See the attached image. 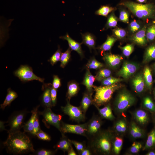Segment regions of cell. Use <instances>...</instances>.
Instances as JSON below:
<instances>
[{
	"label": "cell",
	"instance_id": "15",
	"mask_svg": "<svg viewBox=\"0 0 155 155\" xmlns=\"http://www.w3.org/2000/svg\"><path fill=\"white\" fill-rule=\"evenodd\" d=\"M59 38L63 40H66L68 42L69 47L71 51H76L82 58L84 57L83 52L81 46V44H82V42L79 43L72 39L70 37L68 33L66 34L64 36H60Z\"/></svg>",
	"mask_w": 155,
	"mask_h": 155
},
{
	"label": "cell",
	"instance_id": "2",
	"mask_svg": "<svg viewBox=\"0 0 155 155\" xmlns=\"http://www.w3.org/2000/svg\"><path fill=\"white\" fill-rule=\"evenodd\" d=\"M119 5L127 8L139 18L146 19L155 18V5L153 3L144 4L129 0H123Z\"/></svg>",
	"mask_w": 155,
	"mask_h": 155
},
{
	"label": "cell",
	"instance_id": "10",
	"mask_svg": "<svg viewBox=\"0 0 155 155\" xmlns=\"http://www.w3.org/2000/svg\"><path fill=\"white\" fill-rule=\"evenodd\" d=\"M86 131L87 123L82 124L71 125L61 122V134L71 133L86 136Z\"/></svg>",
	"mask_w": 155,
	"mask_h": 155
},
{
	"label": "cell",
	"instance_id": "14",
	"mask_svg": "<svg viewBox=\"0 0 155 155\" xmlns=\"http://www.w3.org/2000/svg\"><path fill=\"white\" fill-rule=\"evenodd\" d=\"M103 59L109 67L115 68L119 65L123 58L119 55L106 53L104 54Z\"/></svg>",
	"mask_w": 155,
	"mask_h": 155
},
{
	"label": "cell",
	"instance_id": "36",
	"mask_svg": "<svg viewBox=\"0 0 155 155\" xmlns=\"http://www.w3.org/2000/svg\"><path fill=\"white\" fill-rule=\"evenodd\" d=\"M123 144V140L120 137H115L113 144V150L116 154H119L121 150Z\"/></svg>",
	"mask_w": 155,
	"mask_h": 155
},
{
	"label": "cell",
	"instance_id": "30",
	"mask_svg": "<svg viewBox=\"0 0 155 155\" xmlns=\"http://www.w3.org/2000/svg\"><path fill=\"white\" fill-rule=\"evenodd\" d=\"M116 8L108 5L101 6L95 12L97 15L107 17L108 14L115 10Z\"/></svg>",
	"mask_w": 155,
	"mask_h": 155
},
{
	"label": "cell",
	"instance_id": "7",
	"mask_svg": "<svg viewBox=\"0 0 155 155\" xmlns=\"http://www.w3.org/2000/svg\"><path fill=\"white\" fill-rule=\"evenodd\" d=\"M38 113L42 116V121L46 127L49 128L50 125H52L61 132L62 115L55 114L49 108H45L43 111L39 112Z\"/></svg>",
	"mask_w": 155,
	"mask_h": 155
},
{
	"label": "cell",
	"instance_id": "44",
	"mask_svg": "<svg viewBox=\"0 0 155 155\" xmlns=\"http://www.w3.org/2000/svg\"><path fill=\"white\" fill-rule=\"evenodd\" d=\"M61 50L59 47L56 52L49 59V61L52 65H53L59 61H60L62 54Z\"/></svg>",
	"mask_w": 155,
	"mask_h": 155
},
{
	"label": "cell",
	"instance_id": "3",
	"mask_svg": "<svg viewBox=\"0 0 155 155\" xmlns=\"http://www.w3.org/2000/svg\"><path fill=\"white\" fill-rule=\"evenodd\" d=\"M99 133L93 137L90 145L91 148L95 152L109 154L111 149L112 135L108 131Z\"/></svg>",
	"mask_w": 155,
	"mask_h": 155
},
{
	"label": "cell",
	"instance_id": "45",
	"mask_svg": "<svg viewBox=\"0 0 155 155\" xmlns=\"http://www.w3.org/2000/svg\"><path fill=\"white\" fill-rule=\"evenodd\" d=\"M121 8L120 11L119 20L125 23H128L129 15L128 11L123 8Z\"/></svg>",
	"mask_w": 155,
	"mask_h": 155
},
{
	"label": "cell",
	"instance_id": "50",
	"mask_svg": "<svg viewBox=\"0 0 155 155\" xmlns=\"http://www.w3.org/2000/svg\"><path fill=\"white\" fill-rule=\"evenodd\" d=\"M69 140L71 143L74 145L80 154L85 148L84 146L82 143L73 140Z\"/></svg>",
	"mask_w": 155,
	"mask_h": 155
},
{
	"label": "cell",
	"instance_id": "48",
	"mask_svg": "<svg viewBox=\"0 0 155 155\" xmlns=\"http://www.w3.org/2000/svg\"><path fill=\"white\" fill-rule=\"evenodd\" d=\"M40 130L38 115L34 121L33 126V130L31 134L34 136H35L36 133Z\"/></svg>",
	"mask_w": 155,
	"mask_h": 155
},
{
	"label": "cell",
	"instance_id": "35",
	"mask_svg": "<svg viewBox=\"0 0 155 155\" xmlns=\"http://www.w3.org/2000/svg\"><path fill=\"white\" fill-rule=\"evenodd\" d=\"M103 66V63L98 61L94 57L90 59L86 65V67L89 69H98Z\"/></svg>",
	"mask_w": 155,
	"mask_h": 155
},
{
	"label": "cell",
	"instance_id": "33",
	"mask_svg": "<svg viewBox=\"0 0 155 155\" xmlns=\"http://www.w3.org/2000/svg\"><path fill=\"white\" fill-rule=\"evenodd\" d=\"M71 50L69 47L68 49L64 53H62L60 61V66L64 68L69 62L71 57Z\"/></svg>",
	"mask_w": 155,
	"mask_h": 155
},
{
	"label": "cell",
	"instance_id": "18",
	"mask_svg": "<svg viewBox=\"0 0 155 155\" xmlns=\"http://www.w3.org/2000/svg\"><path fill=\"white\" fill-rule=\"evenodd\" d=\"M44 85L42 87L44 92L41 96V102L45 108H51L52 106L50 94V88L49 85Z\"/></svg>",
	"mask_w": 155,
	"mask_h": 155
},
{
	"label": "cell",
	"instance_id": "23",
	"mask_svg": "<svg viewBox=\"0 0 155 155\" xmlns=\"http://www.w3.org/2000/svg\"><path fill=\"white\" fill-rule=\"evenodd\" d=\"M155 59V43L152 44L146 49L144 56L143 63H146Z\"/></svg>",
	"mask_w": 155,
	"mask_h": 155
},
{
	"label": "cell",
	"instance_id": "24",
	"mask_svg": "<svg viewBox=\"0 0 155 155\" xmlns=\"http://www.w3.org/2000/svg\"><path fill=\"white\" fill-rule=\"evenodd\" d=\"M143 75L146 86L151 91L152 87L153 79L151 70L148 66H146L144 67Z\"/></svg>",
	"mask_w": 155,
	"mask_h": 155
},
{
	"label": "cell",
	"instance_id": "28",
	"mask_svg": "<svg viewBox=\"0 0 155 155\" xmlns=\"http://www.w3.org/2000/svg\"><path fill=\"white\" fill-rule=\"evenodd\" d=\"M117 40V38L114 36H108L106 41L98 49L102 51H109Z\"/></svg>",
	"mask_w": 155,
	"mask_h": 155
},
{
	"label": "cell",
	"instance_id": "26",
	"mask_svg": "<svg viewBox=\"0 0 155 155\" xmlns=\"http://www.w3.org/2000/svg\"><path fill=\"white\" fill-rule=\"evenodd\" d=\"M62 137L57 143L55 148L57 149H60L64 152L68 151L70 148L71 145L69 139H67L64 135L61 134Z\"/></svg>",
	"mask_w": 155,
	"mask_h": 155
},
{
	"label": "cell",
	"instance_id": "1",
	"mask_svg": "<svg viewBox=\"0 0 155 155\" xmlns=\"http://www.w3.org/2000/svg\"><path fill=\"white\" fill-rule=\"evenodd\" d=\"M20 131L9 133L3 144L7 152L14 154L34 152L35 150L29 137Z\"/></svg>",
	"mask_w": 155,
	"mask_h": 155
},
{
	"label": "cell",
	"instance_id": "16",
	"mask_svg": "<svg viewBox=\"0 0 155 155\" xmlns=\"http://www.w3.org/2000/svg\"><path fill=\"white\" fill-rule=\"evenodd\" d=\"M131 83L133 88L136 92L138 93L142 92L146 86L143 73H139L135 76L132 80Z\"/></svg>",
	"mask_w": 155,
	"mask_h": 155
},
{
	"label": "cell",
	"instance_id": "25",
	"mask_svg": "<svg viewBox=\"0 0 155 155\" xmlns=\"http://www.w3.org/2000/svg\"><path fill=\"white\" fill-rule=\"evenodd\" d=\"M18 96L17 93L9 88L7 90V94L3 103L0 105V108L4 110L6 107L9 105Z\"/></svg>",
	"mask_w": 155,
	"mask_h": 155
},
{
	"label": "cell",
	"instance_id": "40",
	"mask_svg": "<svg viewBox=\"0 0 155 155\" xmlns=\"http://www.w3.org/2000/svg\"><path fill=\"white\" fill-rule=\"evenodd\" d=\"M143 104L145 107L150 111H155V105L149 97L147 96L144 98Z\"/></svg>",
	"mask_w": 155,
	"mask_h": 155
},
{
	"label": "cell",
	"instance_id": "41",
	"mask_svg": "<svg viewBox=\"0 0 155 155\" xmlns=\"http://www.w3.org/2000/svg\"><path fill=\"white\" fill-rule=\"evenodd\" d=\"M121 50L123 55L127 57H128L133 52L134 45L133 44H128L124 46H119Z\"/></svg>",
	"mask_w": 155,
	"mask_h": 155
},
{
	"label": "cell",
	"instance_id": "57",
	"mask_svg": "<svg viewBox=\"0 0 155 155\" xmlns=\"http://www.w3.org/2000/svg\"><path fill=\"white\" fill-rule=\"evenodd\" d=\"M154 98H155V88H154Z\"/></svg>",
	"mask_w": 155,
	"mask_h": 155
},
{
	"label": "cell",
	"instance_id": "39",
	"mask_svg": "<svg viewBox=\"0 0 155 155\" xmlns=\"http://www.w3.org/2000/svg\"><path fill=\"white\" fill-rule=\"evenodd\" d=\"M140 22L135 20L132 21L129 24V28L130 32L134 34L142 28Z\"/></svg>",
	"mask_w": 155,
	"mask_h": 155
},
{
	"label": "cell",
	"instance_id": "49",
	"mask_svg": "<svg viewBox=\"0 0 155 155\" xmlns=\"http://www.w3.org/2000/svg\"><path fill=\"white\" fill-rule=\"evenodd\" d=\"M142 147V144L138 142H134L132 144L130 151L133 154L137 153Z\"/></svg>",
	"mask_w": 155,
	"mask_h": 155
},
{
	"label": "cell",
	"instance_id": "59",
	"mask_svg": "<svg viewBox=\"0 0 155 155\" xmlns=\"http://www.w3.org/2000/svg\"></svg>",
	"mask_w": 155,
	"mask_h": 155
},
{
	"label": "cell",
	"instance_id": "43",
	"mask_svg": "<svg viewBox=\"0 0 155 155\" xmlns=\"http://www.w3.org/2000/svg\"><path fill=\"white\" fill-rule=\"evenodd\" d=\"M113 36L117 38L122 39L124 38L127 35L126 31L123 29L116 28L113 30Z\"/></svg>",
	"mask_w": 155,
	"mask_h": 155
},
{
	"label": "cell",
	"instance_id": "37",
	"mask_svg": "<svg viewBox=\"0 0 155 155\" xmlns=\"http://www.w3.org/2000/svg\"><path fill=\"white\" fill-rule=\"evenodd\" d=\"M123 80V79H122L117 78L110 76L103 79L101 82L102 85L109 86L121 82Z\"/></svg>",
	"mask_w": 155,
	"mask_h": 155
},
{
	"label": "cell",
	"instance_id": "22",
	"mask_svg": "<svg viewBox=\"0 0 155 155\" xmlns=\"http://www.w3.org/2000/svg\"><path fill=\"white\" fill-rule=\"evenodd\" d=\"M97 109L99 113L102 118L113 120L115 118L110 104H108L102 108H100L96 105H94Z\"/></svg>",
	"mask_w": 155,
	"mask_h": 155
},
{
	"label": "cell",
	"instance_id": "5",
	"mask_svg": "<svg viewBox=\"0 0 155 155\" xmlns=\"http://www.w3.org/2000/svg\"><path fill=\"white\" fill-rule=\"evenodd\" d=\"M135 100V97L131 94L126 90H123L117 96L115 108L117 112L122 113L132 105Z\"/></svg>",
	"mask_w": 155,
	"mask_h": 155
},
{
	"label": "cell",
	"instance_id": "56",
	"mask_svg": "<svg viewBox=\"0 0 155 155\" xmlns=\"http://www.w3.org/2000/svg\"><path fill=\"white\" fill-rule=\"evenodd\" d=\"M147 155H155V152L153 151H150L147 153Z\"/></svg>",
	"mask_w": 155,
	"mask_h": 155
},
{
	"label": "cell",
	"instance_id": "6",
	"mask_svg": "<svg viewBox=\"0 0 155 155\" xmlns=\"http://www.w3.org/2000/svg\"><path fill=\"white\" fill-rule=\"evenodd\" d=\"M28 112L24 110L13 112L9 117L7 123L9 127L8 133L16 132L23 128L25 123L24 120Z\"/></svg>",
	"mask_w": 155,
	"mask_h": 155
},
{
	"label": "cell",
	"instance_id": "38",
	"mask_svg": "<svg viewBox=\"0 0 155 155\" xmlns=\"http://www.w3.org/2000/svg\"><path fill=\"white\" fill-rule=\"evenodd\" d=\"M146 36L148 41H152L155 39V24H152L146 29Z\"/></svg>",
	"mask_w": 155,
	"mask_h": 155
},
{
	"label": "cell",
	"instance_id": "27",
	"mask_svg": "<svg viewBox=\"0 0 155 155\" xmlns=\"http://www.w3.org/2000/svg\"><path fill=\"white\" fill-rule=\"evenodd\" d=\"M134 117L136 120L142 125L146 124L148 121V118L147 113L142 109H139L135 112Z\"/></svg>",
	"mask_w": 155,
	"mask_h": 155
},
{
	"label": "cell",
	"instance_id": "8",
	"mask_svg": "<svg viewBox=\"0 0 155 155\" xmlns=\"http://www.w3.org/2000/svg\"><path fill=\"white\" fill-rule=\"evenodd\" d=\"M15 76L22 82L36 80L44 83V79L39 77L33 72L32 68L27 65H21L14 72Z\"/></svg>",
	"mask_w": 155,
	"mask_h": 155
},
{
	"label": "cell",
	"instance_id": "20",
	"mask_svg": "<svg viewBox=\"0 0 155 155\" xmlns=\"http://www.w3.org/2000/svg\"><path fill=\"white\" fill-rule=\"evenodd\" d=\"M92 94L93 92H88L84 93L83 95L80 107L84 114L90 106L93 104V99L92 97Z\"/></svg>",
	"mask_w": 155,
	"mask_h": 155
},
{
	"label": "cell",
	"instance_id": "42",
	"mask_svg": "<svg viewBox=\"0 0 155 155\" xmlns=\"http://www.w3.org/2000/svg\"><path fill=\"white\" fill-rule=\"evenodd\" d=\"M115 129L118 132H125L127 129V124L125 121L123 119L117 121L115 124Z\"/></svg>",
	"mask_w": 155,
	"mask_h": 155
},
{
	"label": "cell",
	"instance_id": "34",
	"mask_svg": "<svg viewBox=\"0 0 155 155\" xmlns=\"http://www.w3.org/2000/svg\"><path fill=\"white\" fill-rule=\"evenodd\" d=\"M111 71L109 69H101L97 73L95 76L96 80L98 81H101L111 76Z\"/></svg>",
	"mask_w": 155,
	"mask_h": 155
},
{
	"label": "cell",
	"instance_id": "31",
	"mask_svg": "<svg viewBox=\"0 0 155 155\" xmlns=\"http://www.w3.org/2000/svg\"><path fill=\"white\" fill-rule=\"evenodd\" d=\"M155 145V126L148 135L143 150L151 148Z\"/></svg>",
	"mask_w": 155,
	"mask_h": 155
},
{
	"label": "cell",
	"instance_id": "21",
	"mask_svg": "<svg viewBox=\"0 0 155 155\" xmlns=\"http://www.w3.org/2000/svg\"><path fill=\"white\" fill-rule=\"evenodd\" d=\"M82 44L87 46L90 50L95 48L96 38L93 34L89 32L81 34Z\"/></svg>",
	"mask_w": 155,
	"mask_h": 155
},
{
	"label": "cell",
	"instance_id": "53",
	"mask_svg": "<svg viewBox=\"0 0 155 155\" xmlns=\"http://www.w3.org/2000/svg\"><path fill=\"white\" fill-rule=\"evenodd\" d=\"M81 155H90L91 153L90 150L87 149L85 148L80 153Z\"/></svg>",
	"mask_w": 155,
	"mask_h": 155
},
{
	"label": "cell",
	"instance_id": "29",
	"mask_svg": "<svg viewBox=\"0 0 155 155\" xmlns=\"http://www.w3.org/2000/svg\"><path fill=\"white\" fill-rule=\"evenodd\" d=\"M79 90L78 84L75 82H69L68 84V90L67 97L68 100H69L71 98L75 95Z\"/></svg>",
	"mask_w": 155,
	"mask_h": 155
},
{
	"label": "cell",
	"instance_id": "55",
	"mask_svg": "<svg viewBox=\"0 0 155 155\" xmlns=\"http://www.w3.org/2000/svg\"><path fill=\"white\" fill-rule=\"evenodd\" d=\"M148 0H136L139 3L143 4L146 3Z\"/></svg>",
	"mask_w": 155,
	"mask_h": 155
},
{
	"label": "cell",
	"instance_id": "17",
	"mask_svg": "<svg viewBox=\"0 0 155 155\" xmlns=\"http://www.w3.org/2000/svg\"><path fill=\"white\" fill-rule=\"evenodd\" d=\"M40 106L38 105L31 111V116L29 120L26 123L23 127L24 132L31 133L33 130V126L34 121L38 115V109Z\"/></svg>",
	"mask_w": 155,
	"mask_h": 155
},
{
	"label": "cell",
	"instance_id": "46",
	"mask_svg": "<svg viewBox=\"0 0 155 155\" xmlns=\"http://www.w3.org/2000/svg\"><path fill=\"white\" fill-rule=\"evenodd\" d=\"M36 136L39 139L44 141H50L51 139L50 135L41 130L36 133Z\"/></svg>",
	"mask_w": 155,
	"mask_h": 155
},
{
	"label": "cell",
	"instance_id": "52",
	"mask_svg": "<svg viewBox=\"0 0 155 155\" xmlns=\"http://www.w3.org/2000/svg\"><path fill=\"white\" fill-rule=\"evenodd\" d=\"M61 86V79L56 75H54L52 86L56 89H57Z\"/></svg>",
	"mask_w": 155,
	"mask_h": 155
},
{
	"label": "cell",
	"instance_id": "13",
	"mask_svg": "<svg viewBox=\"0 0 155 155\" xmlns=\"http://www.w3.org/2000/svg\"><path fill=\"white\" fill-rule=\"evenodd\" d=\"M147 26L144 25L138 32L133 34L131 40L134 43L139 45L145 46L148 42L146 36Z\"/></svg>",
	"mask_w": 155,
	"mask_h": 155
},
{
	"label": "cell",
	"instance_id": "4",
	"mask_svg": "<svg viewBox=\"0 0 155 155\" xmlns=\"http://www.w3.org/2000/svg\"><path fill=\"white\" fill-rule=\"evenodd\" d=\"M121 86L117 83L109 86H94L95 93L93 104L98 107L107 103L111 99L113 93Z\"/></svg>",
	"mask_w": 155,
	"mask_h": 155
},
{
	"label": "cell",
	"instance_id": "11",
	"mask_svg": "<svg viewBox=\"0 0 155 155\" xmlns=\"http://www.w3.org/2000/svg\"><path fill=\"white\" fill-rule=\"evenodd\" d=\"M139 68V65L135 63L125 61L117 72V75L124 79H128L137 71Z\"/></svg>",
	"mask_w": 155,
	"mask_h": 155
},
{
	"label": "cell",
	"instance_id": "32",
	"mask_svg": "<svg viewBox=\"0 0 155 155\" xmlns=\"http://www.w3.org/2000/svg\"><path fill=\"white\" fill-rule=\"evenodd\" d=\"M118 21V19L115 16L113 12L108 16L105 28H114L117 26Z\"/></svg>",
	"mask_w": 155,
	"mask_h": 155
},
{
	"label": "cell",
	"instance_id": "12",
	"mask_svg": "<svg viewBox=\"0 0 155 155\" xmlns=\"http://www.w3.org/2000/svg\"><path fill=\"white\" fill-rule=\"evenodd\" d=\"M102 125V121L97 116H93L87 123L86 135L94 137L99 131Z\"/></svg>",
	"mask_w": 155,
	"mask_h": 155
},
{
	"label": "cell",
	"instance_id": "19",
	"mask_svg": "<svg viewBox=\"0 0 155 155\" xmlns=\"http://www.w3.org/2000/svg\"><path fill=\"white\" fill-rule=\"evenodd\" d=\"M95 80V77L91 73L89 69H87L82 84L86 86L88 92H93V84Z\"/></svg>",
	"mask_w": 155,
	"mask_h": 155
},
{
	"label": "cell",
	"instance_id": "54",
	"mask_svg": "<svg viewBox=\"0 0 155 155\" xmlns=\"http://www.w3.org/2000/svg\"><path fill=\"white\" fill-rule=\"evenodd\" d=\"M68 155H76V153H75L73 148L71 146L69 150L68 151Z\"/></svg>",
	"mask_w": 155,
	"mask_h": 155
},
{
	"label": "cell",
	"instance_id": "51",
	"mask_svg": "<svg viewBox=\"0 0 155 155\" xmlns=\"http://www.w3.org/2000/svg\"><path fill=\"white\" fill-rule=\"evenodd\" d=\"M50 87V94L52 104L53 106H54L55 105L57 102V89L54 88L52 86Z\"/></svg>",
	"mask_w": 155,
	"mask_h": 155
},
{
	"label": "cell",
	"instance_id": "9",
	"mask_svg": "<svg viewBox=\"0 0 155 155\" xmlns=\"http://www.w3.org/2000/svg\"><path fill=\"white\" fill-rule=\"evenodd\" d=\"M61 109L64 114L68 115L71 119L78 123L85 120V114L80 107L71 104L69 100H67L66 105L61 106Z\"/></svg>",
	"mask_w": 155,
	"mask_h": 155
},
{
	"label": "cell",
	"instance_id": "47",
	"mask_svg": "<svg viewBox=\"0 0 155 155\" xmlns=\"http://www.w3.org/2000/svg\"><path fill=\"white\" fill-rule=\"evenodd\" d=\"M56 151H54L46 149H40L34 151V154L37 155H51L55 154Z\"/></svg>",
	"mask_w": 155,
	"mask_h": 155
},
{
	"label": "cell",
	"instance_id": "58",
	"mask_svg": "<svg viewBox=\"0 0 155 155\" xmlns=\"http://www.w3.org/2000/svg\"><path fill=\"white\" fill-rule=\"evenodd\" d=\"M154 70H155V64H154Z\"/></svg>",
	"mask_w": 155,
	"mask_h": 155
}]
</instances>
